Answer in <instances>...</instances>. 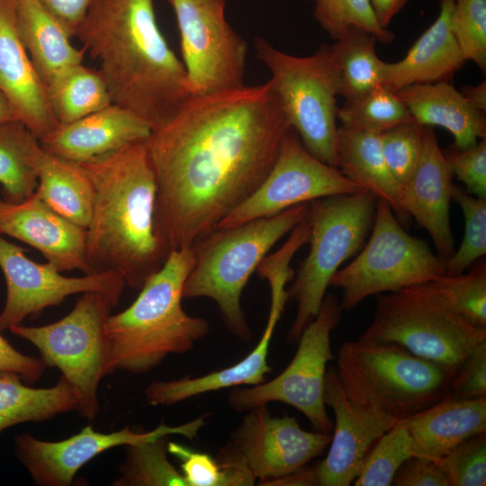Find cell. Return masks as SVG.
I'll return each instance as SVG.
<instances>
[{
    "instance_id": "cell-1",
    "label": "cell",
    "mask_w": 486,
    "mask_h": 486,
    "mask_svg": "<svg viewBox=\"0 0 486 486\" xmlns=\"http://www.w3.org/2000/svg\"><path fill=\"white\" fill-rule=\"evenodd\" d=\"M291 129L268 81L191 96L151 130L155 231L168 254L191 248L260 185Z\"/></svg>"
},
{
    "instance_id": "cell-2",
    "label": "cell",
    "mask_w": 486,
    "mask_h": 486,
    "mask_svg": "<svg viewBox=\"0 0 486 486\" xmlns=\"http://www.w3.org/2000/svg\"><path fill=\"white\" fill-rule=\"evenodd\" d=\"M76 36L98 60L112 104L152 130L191 97L184 65L158 27L153 0H94Z\"/></svg>"
},
{
    "instance_id": "cell-3",
    "label": "cell",
    "mask_w": 486,
    "mask_h": 486,
    "mask_svg": "<svg viewBox=\"0 0 486 486\" xmlns=\"http://www.w3.org/2000/svg\"><path fill=\"white\" fill-rule=\"evenodd\" d=\"M145 141L79 163L94 187L86 228L88 274L116 272L135 289L169 255L155 231L157 184Z\"/></svg>"
},
{
    "instance_id": "cell-4",
    "label": "cell",
    "mask_w": 486,
    "mask_h": 486,
    "mask_svg": "<svg viewBox=\"0 0 486 486\" xmlns=\"http://www.w3.org/2000/svg\"><path fill=\"white\" fill-rule=\"evenodd\" d=\"M194 261L192 248L172 250L161 268L125 310L105 324L116 369L143 374L169 355L184 354L208 335L209 322L182 307L184 282Z\"/></svg>"
},
{
    "instance_id": "cell-5",
    "label": "cell",
    "mask_w": 486,
    "mask_h": 486,
    "mask_svg": "<svg viewBox=\"0 0 486 486\" xmlns=\"http://www.w3.org/2000/svg\"><path fill=\"white\" fill-rule=\"evenodd\" d=\"M309 202L273 216L215 228L191 248L194 261L184 282L183 298L215 302L227 329L237 338H253L242 306V292L267 252L303 220Z\"/></svg>"
},
{
    "instance_id": "cell-6",
    "label": "cell",
    "mask_w": 486,
    "mask_h": 486,
    "mask_svg": "<svg viewBox=\"0 0 486 486\" xmlns=\"http://www.w3.org/2000/svg\"><path fill=\"white\" fill-rule=\"evenodd\" d=\"M347 397L400 421L448 395L454 375L440 364L392 344L347 341L336 359Z\"/></svg>"
},
{
    "instance_id": "cell-7",
    "label": "cell",
    "mask_w": 486,
    "mask_h": 486,
    "mask_svg": "<svg viewBox=\"0 0 486 486\" xmlns=\"http://www.w3.org/2000/svg\"><path fill=\"white\" fill-rule=\"evenodd\" d=\"M376 300L373 320L359 340L399 346L454 376L486 340V329L465 321L430 283L380 293Z\"/></svg>"
},
{
    "instance_id": "cell-8",
    "label": "cell",
    "mask_w": 486,
    "mask_h": 486,
    "mask_svg": "<svg viewBox=\"0 0 486 486\" xmlns=\"http://www.w3.org/2000/svg\"><path fill=\"white\" fill-rule=\"evenodd\" d=\"M378 198L366 190L319 198L309 202L310 251L292 277L287 293L295 301V318L287 332L297 343L320 310L339 266L362 248L373 227Z\"/></svg>"
},
{
    "instance_id": "cell-9",
    "label": "cell",
    "mask_w": 486,
    "mask_h": 486,
    "mask_svg": "<svg viewBox=\"0 0 486 486\" xmlns=\"http://www.w3.org/2000/svg\"><path fill=\"white\" fill-rule=\"evenodd\" d=\"M115 303L99 292H86L61 320L9 330L32 343L46 366L58 368L71 386L81 417L93 420L100 410L98 387L116 368L105 324Z\"/></svg>"
},
{
    "instance_id": "cell-10",
    "label": "cell",
    "mask_w": 486,
    "mask_h": 486,
    "mask_svg": "<svg viewBox=\"0 0 486 486\" xmlns=\"http://www.w3.org/2000/svg\"><path fill=\"white\" fill-rule=\"evenodd\" d=\"M446 274V260L410 235L391 206L378 199L369 238L355 259L333 275L342 290L340 306L351 310L371 295L432 282Z\"/></svg>"
},
{
    "instance_id": "cell-11",
    "label": "cell",
    "mask_w": 486,
    "mask_h": 486,
    "mask_svg": "<svg viewBox=\"0 0 486 486\" xmlns=\"http://www.w3.org/2000/svg\"><path fill=\"white\" fill-rule=\"evenodd\" d=\"M254 46L292 129L312 156L336 167L338 94L326 45L308 57L287 54L261 38Z\"/></svg>"
},
{
    "instance_id": "cell-12",
    "label": "cell",
    "mask_w": 486,
    "mask_h": 486,
    "mask_svg": "<svg viewBox=\"0 0 486 486\" xmlns=\"http://www.w3.org/2000/svg\"><path fill=\"white\" fill-rule=\"evenodd\" d=\"M342 311L338 299L326 294L286 368L268 382L232 388L229 405L237 412H246L271 402L284 403L302 413L316 431L331 433L333 422L324 402L325 376L328 363L334 359L331 333L339 325Z\"/></svg>"
},
{
    "instance_id": "cell-13",
    "label": "cell",
    "mask_w": 486,
    "mask_h": 486,
    "mask_svg": "<svg viewBox=\"0 0 486 486\" xmlns=\"http://www.w3.org/2000/svg\"><path fill=\"white\" fill-rule=\"evenodd\" d=\"M181 39L190 96L245 86L248 45L226 19L225 0H167Z\"/></svg>"
},
{
    "instance_id": "cell-14",
    "label": "cell",
    "mask_w": 486,
    "mask_h": 486,
    "mask_svg": "<svg viewBox=\"0 0 486 486\" xmlns=\"http://www.w3.org/2000/svg\"><path fill=\"white\" fill-rule=\"evenodd\" d=\"M362 190L337 167L312 156L291 129L284 137L276 160L264 181L216 228L237 226L319 198Z\"/></svg>"
},
{
    "instance_id": "cell-15",
    "label": "cell",
    "mask_w": 486,
    "mask_h": 486,
    "mask_svg": "<svg viewBox=\"0 0 486 486\" xmlns=\"http://www.w3.org/2000/svg\"><path fill=\"white\" fill-rule=\"evenodd\" d=\"M0 233V268L6 283V300L0 313V331L21 324L44 309L60 304L67 297L99 292L115 305L124 287L123 277L108 271L68 277L53 266L40 264L25 255V249L9 242Z\"/></svg>"
},
{
    "instance_id": "cell-16",
    "label": "cell",
    "mask_w": 486,
    "mask_h": 486,
    "mask_svg": "<svg viewBox=\"0 0 486 486\" xmlns=\"http://www.w3.org/2000/svg\"><path fill=\"white\" fill-rule=\"evenodd\" d=\"M207 418L206 413L176 426H168L162 420L156 428L144 432H136L127 426L118 431L103 433L86 426L60 441H45L22 433L14 439V452L37 485L69 486L86 464L111 448L163 436H182L193 440L205 426Z\"/></svg>"
},
{
    "instance_id": "cell-17",
    "label": "cell",
    "mask_w": 486,
    "mask_h": 486,
    "mask_svg": "<svg viewBox=\"0 0 486 486\" xmlns=\"http://www.w3.org/2000/svg\"><path fill=\"white\" fill-rule=\"evenodd\" d=\"M230 444L240 454L258 485L270 486L320 456L332 433L302 429L295 418L273 416L267 405L246 412Z\"/></svg>"
},
{
    "instance_id": "cell-18",
    "label": "cell",
    "mask_w": 486,
    "mask_h": 486,
    "mask_svg": "<svg viewBox=\"0 0 486 486\" xmlns=\"http://www.w3.org/2000/svg\"><path fill=\"white\" fill-rule=\"evenodd\" d=\"M324 402L333 410L335 423L326 457L310 465L313 486H349L373 445L398 421L350 400L335 366L327 369Z\"/></svg>"
},
{
    "instance_id": "cell-19",
    "label": "cell",
    "mask_w": 486,
    "mask_h": 486,
    "mask_svg": "<svg viewBox=\"0 0 486 486\" xmlns=\"http://www.w3.org/2000/svg\"><path fill=\"white\" fill-rule=\"evenodd\" d=\"M0 233L33 247L59 272L88 274L86 230L58 214L36 192L19 202L0 198Z\"/></svg>"
},
{
    "instance_id": "cell-20",
    "label": "cell",
    "mask_w": 486,
    "mask_h": 486,
    "mask_svg": "<svg viewBox=\"0 0 486 486\" xmlns=\"http://www.w3.org/2000/svg\"><path fill=\"white\" fill-rule=\"evenodd\" d=\"M0 90L16 119L39 140L58 125L47 88L19 37L16 0H0Z\"/></svg>"
},
{
    "instance_id": "cell-21",
    "label": "cell",
    "mask_w": 486,
    "mask_h": 486,
    "mask_svg": "<svg viewBox=\"0 0 486 486\" xmlns=\"http://www.w3.org/2000/svg\"><path fill=\"white\" fill-rule=\"evenodd\" d=\"M432 127L425 126L418 165L402 186L400 206L429 234L436 253L446 261L454 252L449 209L454 184Z\"/></svg>"
},
{
    "instance_id": "cell-22",
    "label": "cell",
    "mask_w": 486,
    "mask_h": 486,
    "mask_svg": "<svg viewBox=\"0 0 486 486\" xmlns=\"http://www.w3.org/2000/svg\"><path fill=\"white\" fill-rule=\"evenodd\" d=\"M151 130L145 120L111 104L76 121L58 124L40 143L52 155L83 163L145 141Z\"/></svg>"
},
{
    "instance_id": "cell-23",
    "label": "cell",
    "mask_w": 486,
    "mask_h": 486,
    "mask_svg": "<svg viewBox=\"0 0 486 486\" xmlns=\"http://www.w3.org/2000/svg\"><path fill=\"white\" fill-rule=\"evenodd\" d=\"M284 290L271 291V307L263 334L248 356L237 364L196 377L154 381L145 389L147 402L152 406H168L190 398L223 389L256 385L266 381L271 373L267 362L270 342L275 326L288 300Z\"/></svg>"
},
{
    "instance_id": "cell-24",
    "label": "cell",
    "mask_w": 486,
    "mask_h": 486,
    "mask_svg": "<svg viewBox=\"0 0 486 486\" xmlns=\"http://www.w3.org/2000/svg\"><path fill=\"white\" fill-rule=\"evenodd\" d=\"M465 59L453 26V0H439L436 20L405 57L385 65L382 86L397 92L415 84L448 82Z\"/></svg>"
},
{
    "instance_id": "cell-25",
    "label": "cell",
    "mask_w": 486,
    "mask_h": 486,
    "mask_svg": "<svg viewBox=\"0 0 486 486\" xmlns=\"http://www.w3.org/2000/svg\"><path fill=\"white\" fill-rule=\"evenodd\" d=\"M403 422L414 455L439 461L465 439L486 432V397L460 399L447 395Z\"/></svg>"
},
{
    "instance_id": "cell-26",
    "label": "cell",
    "mask_w": 486,
    "mask_h": 486,
    "mask_svg": "<svg viewBox=\"0 0 486 486\" xmlns=\"http://www.w3.org/2000/svg\"><path fill=\"white\" fill-rule=\"evenodd\" d=\"M418 123L448 130L458 149L486 138L485 112L472 107L448 82L415 84L396 92Z\"/></svg>"
},
{
    "instance_id": "cell-27",
    "label": "cell",
    "mask_w": 486,
    "mask_h": 486,
    "mask_svg": "<svg viewBox=\"0 0 486 486\" xmlns=\"http://www.w3.org/2000/svg\"><path fill=\"white\" fill-rule=\"evenodd\" d=\"M19 37L46 88L74 66L82 64L85 50L38 0H16Z\"/></svg>"
},
{
    "instance_id": "cell-28",
    "label": "cell",
    "mask_w": 486,
    "mask_h": 486,
    "mask_svg": "<svg viewBox=\"0 0 486 486\" xmlns=\"http://www.w3.org/2000/svg\"><path fill=\"white\" fill-rule=\"evenodd\" d=\"M336 167L348 180L385 201L402 226L409 224L410 217L400 206L402 188L386 165L380 133L338 126Z\"/></svg>"
},
{
    "instance_id": "cell-29",
    "label": "cell",
    "mask_w": 486,
    "mask_h": 486,
    "mask_svg": "<svg viewBox=\"0 0 486 486\" xmlns=\"http://www.w3.org/2000/svg\"><path fill=\"white\" fill-rule=\"evenodd\" d=\"M13 372H0V434L23 422H42L78 410L76 397L63 375L54 386L33 388Z\"/></svg>"
},
{
    "instance_id": "cell-30",
    "label": "cell",
    "mask_w": 486,
    "mask_h": 486,
    "mask_svg": "<svg viewBox=\"0 0 486 486\" xmlns=\"http://www.w3.org/2000/svg\"><path fill=\"white\" fill-rule=\"evenodd\" d=\"M35 192L58 214L86 230L92 215L94 187L79 163L44 150Z\"/></svg>"
},
{
    "instance_id": "cell-31",
    "label": "cell",
    "mask_w": 486,
    "mask_h": 486,
    "mask_svg": "<svg viewBox=\"0 0 486 486\" xmlns=\"http://www.w3.org/2000/svg\"><path fill=\"white\" fill-rule=\"evenodd\" d=\"M376 42L374 35L352 26L326 45L338 95L348 99L383 84L386 62L377 56Z\"/></svg>"
},
{
    "instance_id": "cell-32",
    "label": "cell",
    "mask_w": 486,
    "mask_h": 486,
    "mask_svg": "<svg viewBox=\"0 0 486 486\" xmlns=\"http://www.w3.org/2000/svg\"><path fill=\"white\" fill-rule=\"evenodd\" d=\"M44 154L39 139L20 121L0 123V184L5 200L22 202L38 185Z\"/></svg>"
},
{
    "instance_id": "cell-33",
    "label": "cell",
    "mask_w": 486,
    "mask_h": 486,
    "mask_svg": "<svg viewBox=\"0 0 486 486\" xmlns=\"http://www.w3.org/2000/svg\"><path fill=\"white\" fill-rule=\"evenodd\" d=\"M168 454L180 462L186 486H253L256 480L240 454L227 442L215 457L168 441Z\"/></svg>"
},
{
    "instance_id": "cell-34",
    "label": "cell",
    "mask_w": 486,
    "mask_h": 486,
    "mask_svg": "<svg viewBox=\"0 0 486 486\" xmlns=\"http://www.w3.org/2000/svg\"><path fill=\"white\" fill-rule=\"evenodd\" d=\"M47 91L58 124L76 121L112 104L98 70L83 63L66 71Z\"/></svg>"
},
{
    "instance_id": "cell-35",
    "label": "cell",
    "mask_w": 486,
    "mask_h": 486,
    "mask_svg": "<svg viewBox=\"0 0 486 486\" xmlns=\"http://www.w3.org/2000/svg\"><path fill=\"white\" fill-rule=\"evenodd\" d=\"M169 436L127 445L113 486H186L181 472L167 458Z\"/></svg>"
},
{
    "instance_id": "cell-36",
    "label": "cell",
    "mask_w": 486,
    "mask_h": 486,
    "mask_svg": "<svg viewBox=\"0 0 486 486\" xmlns=\"http://www.w3.org/2000/svg\"><path fill=\"white\" fill-rule=\"evenodd\" d=\"M337 118L340 126L377 133L414 121L396 92L382 85L346 99L338 107Z\"/></svg>"
},
{
    "instance_id": "cell-37",
    "label": "cell",
    "mask_w": 486,
    "mask_h": 486,
    "mask_svg": "<svg viewBox=\"0 0 486 486\" xmlns=\"http://www.w3.org/2000/svg\"><path fill=\"white\" fill-rule=\"evenodd\" d=\"M412 442L403 420L382 434L365 455L355 486H390L400 465L413 456Z\"/></svg>"
},
{
    "instance_id": "cell-38",
    "label": "cell",
    "mask_w": 486,
    "mask_h": 486,
    "mask_svg": "<svg viewBox=\"0 0 486 486\" xmlns=\"http://www.w3.org/2000/svg\"><path fill=\"white\" fill-rule=\"evenodd\" d=\"M430 284L444 301L472 326L486 329L485 260L469 273L443 275Z\"/></svg>"
},
{
    "instance_id": "cell-39",
    "label": "cell",
    "mask_w": 486,
    "mask_h": 486,
    "mask_svg": "<svg viewBox=\"0 0 486 486\" xmlns=\"http://www.w3.org/2000/svg\"><path fill=\"white\" fill-rule=\"evenodd\" d=\"M309 1L313 4L314 19L335 40L352 26L364 29L382 43L394 39V34L377 22L369 0Z\"/></svg>"
},
{
    "instance_id": "cell-40",
    "label": "cell",
    "mask_w": 486,
    "mask_h": 486,
    "mask_svg": "<svg viewBox=\"0 0 486 486\" xmlns=\"http://www.w3.org/2000/svg\"><path fill=\"white\" fill-rule=\"evenodd\" d=\"M453 199L464 218V233L457 250L446 261V274L457 275L486 254V198L468 194L454 185Z\"/></svg>"
},
{
    "instance_id": "cell-41",
    "label": "cell",
    "mask_w": 486,
    "mask_h": 486,
    "mask_svg": "<svg viewBox=\"0 0 486 486\" xmlns=\"http://www.w3.org/2000/svg\"><path fill=\"white\" fill-rule=\"evenodd\" d=\"M424 131L425 126L410 121L380 133L384 160L401 188L410 180L420 160Z\"/></svg>"
},
{
    "instance_id": "cell-42",
    "label": "cell",
    "mask_w": 486,
    "mask_h": 486,
    "mask_svg": "<svg viewBox=\"0 0 486 486\" xmlns=\"http://www.w3.org/2000/svg\"><path fill=\"white\" fill-rule=\"evenodd\" d=\"M453 26L466 60L486 70V0H453Z\"/></svg>"
},
{
    "instance_id": "cell-43",
    "label": "cell",
    "mask_w": 486,
    "mask_h": 486,
    "mask_svg": "<svg viewBox=\"0 0 486 486\" xmlns=\"http://www.w3.org/2000/svg\"><path fill=\"white\" fill-rule=\"evenodd\" d=\"M438 462L450 486H485L486 432L465 439Z\"/></svg>"
},
{
    "instance_id": "cell-44",
    "label": "cell",
    "mask_w": 486,
    "mask_h": 486,
    "mask_svg": "<svg viewBox=\"0 0 486 486\" xmlns=\"http://www.w3.org/2000/svg\"><path fill=\"white\" fill-rule=\"evenodd\" d=\"M443 154L452 176L466 186V192L486 198V140L468 148L452 147Z\"/></svg>"
},
{
    "instance_id": "cell-45",
    "label": "cell",
    "mask_w": 486,
    "mask_h": 486,
    "mask_svg": "<svg viewBox=\"0 0 486 486\" xmlns=\"http://www.w3.org/2000/svg\"><path fill=\"white\" fill-rule=\"evenodd\" d=\"M448 395L460 399L486 397V340L473 349L454 376Z\"/></svg>"
},
{
    "instance_id": "cell-46",
    "label": "cell",
    "mask_w": 486,
    "mask_h": 486,
    "mask_svg": "<svg viewBox=\"0 0 486 486\" xmlns=\"http://www.w3.org/2000/svg\"><path fill=\"white\" fill-rule=\"evenodd\" d=\"M395 486H450L438 461L418 455L407 459L398 469Z\"/></svg>"
},
{
    "instance_id": "cell-47",
    "label": "cell",
    "mask_w": 486,
    "mask_h": 486,
    "mask_svg": "<svg viewBox=\"0 0 486 486\" xmlns=\"http://www.w3.org/2000/svg\"><path fill=\"white\" fill-rule=\"evenodd\" d=\"M46 367L40 358L16 350L0 334V372L15 373L26 382L34 383L40 379Z\"/></svg>"
},
{
    "instance_id": "cell-48",
    "label": "cell",
    "mask_w": 486,
    "mask_h": 486,
    "mask_svg": "<svg viewBox=\"0 0 486 486\" xmlns=\"http://www.w3.org/2000/svg\"><path fill=\"white\" fill-rule=\"evenodd\" d=\"M38 1L74 37L94 0Z\"/></svg>"
},
{
    "instance_id": "cell-49",
    "label": "cell",
    "mask_w": 486,
    "mask_h": 486,
    "mask_svg": "<svg viewBox=\"0 0 486 486\" xmlns=\"http://www.w3.org/2000/svg\"><path fill=\"white\" fill-rule=\"evenodd\" d=\"M377 22L388 29L392 18L401 11L409 0H369Z\"/></svg>"
},
{
    "instance_id": "cell-50",
    "label": "cell",
    "mask_w": 486,
    "mask_h": 486,
    "mask_svg": "<svg viewBox=\"0 0 486 486\" xmlns=\"http://www.w3.org/2000/svg\"><path fill=\"white\" fill-rule=\"evenodd\" d=\"M469 104L476 110L486 112V82L483 80L475 86H466L461 92Z\"/></svg>"
},
{
    "instance_id": "cell-51",
    "label": "cell",
    "mask_w": 486,
    "mask_h": 486,
    "mask_svg": "<svg viewBox=\"0 0 486 486\" xmlns=\"http://www.w3.org/2000/svg\"><path fill=\"white\" fill-rule=\"evenodd\" d=\"M17 120L15 113L3 92L0 90V123Z\"/></svg>"
}]
</instances>
